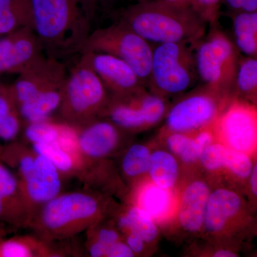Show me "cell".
<instances>
[{
	"mask_svg": "<svg viewBox=\"0 0 257 257\" xmlns=\"http://www.w3.org/2000/svg\"><path fill=\"white\" fill-rule=\"evenodd\" d=\"M112 219L121 235L126 232L138 234L148 246L158 239L160 231L157 223L150 214L135 204L123 208Z\"/></svg>",
	"mask_w": 257,
	"mask_h": 257,
	"instance_id": "obj_19",
	"label": "cell"
},
{
	"mask_svg": "<svg viewBox=\"0 0 257 257\" xmlns=\"http://www.w3.org/2000/svg\"><path fill=\"white\" fill-rule=\"evenodd\" d=\"M234 98L256 105V57L240 56L235 77Z\"/></svg>",
	"mask_w": 257,
	"mask_h": 257,
	"instance_id": "obj_27",
	"label": "cell"
},
{
	"mask_svg": "<svg viewBox=\"0 0 257 257\" xmlns=\"http://www.w3.org/2000/svg\"><path fill=\"white\" fill-rule=\"evenodd\" d=\"M106 215L87 230V250L89 256L107 257L111 246L123 239L112 218L106 219Z\"/></svg>",
	"mask_w": 257,
	"mask_h": 257,
	"instance_id": "obj_25",
	"label": "cell"
},
{
	"mask_svg": "<svg viewBox=\"0 0 257 257\" xmlns=\"http://www.w3.org/2000/svg\"><path fill=\"white\" fill-rule=\"evenodd\" d=\"M111 207L105 197L87 189L60 193L32 214L28 226L36 236L52 243L87 230Z\"/></svg>",
	"mask_w": 257,
	"mask_h": 257,
	"instance_id": "obj_1",
	"label": "cell"
},
{
	"mask_svg": "<svg viewBox=\"0 0 257 257\" xmlns=\"http://www.w3.org/2000/svg\"><path fill=\"white\" fill-rule=\"evenodd\" d=\"M0 92H1V90H0Z\"/></svg>",
	"mask_w": 257,
	"mask_h": 257,
	"instance_id": "obj_45",
	"label": "cell"
},
{
	"mask_svg": "<svg viewBox=\"0 0 257 257\" xmlns=\"http://www.w3.org/2000/svg\"><path fill=\"white\" fill-rule=\"evenodd\" d=\"M211 192L209 186L203 180L193 181L184 189L177 214V223L184 232L189 234L202 232Z\"/></svg>",
	"mask_w": 257,
	"mask_h": 257,
	"instance_id": "obj_17",
	"label": "cell"
},
{
	"mask_svg": "<svg viewBox=\"0 0 257 257\" xmlns=\"http://www.w3.org/2000/svg\"><path fill=\"white\" fill-rule=\"evenodd\" d=\"M19 74L10 91L16 107L45 93L63 89L68 75L64 64L46 55Z\"/></svg>",
	"mask_w": 257,
	"mask_h": 257,
	"instance_id": "obj_13",
	"label": "cell"
},
{
	"mask_svg": "<svg viewBox=\"0 0 257 257\" xmlns=\"http://www.w3.org/2000/svg\"><path fill=\"white\" fill-rule=\"evenodd\" d=\"M225 3L234 13L257 12V0H225Z\"/></svg>",
	"mask_w": 257,
	"mask_h": 257,
	"instance_id": "obj_37",
	"label": "cell"
},
{
	"mask_svg": "<svg viewBox=\"0 0 257 257\" xmlns=\"http://www.w3.org/2000/svg\"><path fill=\"white\" fill-rule=\"evenodd\" d=\"M0 198L8 202L21 204L25 207L18 177L5 167L2 161H0Z\"/></svg>",
	"mask_w": 257,
	"mask_h": 257,
	"instance_id": "obj_32",
	"label": "cell"
},
{
	"mask_svg": "<svg viewBox=\"0 0 257 257\" xmlns=\"http://www.w3.org/2000/svg\"><path fill=\"white\" fill-rule=\"evenodd\" d=\"M45 55L32 28H25L0 40V73L20 74Z\"/></svg>",
	"mask_w": 257,
	"mask_h": 257,
	"instance_id": "obj_15",
	"label": "cell"
},
{
	"mask_svg": "<svg viewBox=\"0 0 257 257\" xmlns=\"http://www.w3.org/2000/svg\"><path fill=\"white\" fill-rule=\"evenodd\" d=\"M25 28L33 30L30 0H0V35Z\"/></svg>",
	"mask_w": 257,
	"mask_h": 257,
	"instance_id": "obj_22",
	"label": "cell"
},
{
	"mask_svg": "<svg viewBox=\"0 0 257 257\" xmlns=\"http://www.w3.org/2000/svg\"><path fill=\"white\" fill-rule=\"evenodd\" d=\"M140 1H143V0H140Z\"/></svg>",
	"mask_w": 257,
	"mask_h": 257,
	"instance_id": "obj_44",
	"label": "cell"
},
{
	"mask_svg": "<svg viewBox=\"0 0 257 257\" xmlns=\"http://www.w3.org/2000/svg\"><path fill=\"white\" fill-rule=\"evenodd\" d=\"M33 30L44 52L52 58L80 52L92 23L81 0H30Z\"/></svg>",
	"mask_w": 257,
	"mask_h": 257,
	"instance_id": "obj_3",
	"label": "cell"
},
{
	"mask_svg": "<svg viewBox=\"0 0 257 257\" xmlns=\"http://www.w3.org/2000/svg\"><path fill=\"white\" fill-rule=\"evenodd\" d=\"M208 27V33L206 32L193 45L198 77L203 84L234 99L235 77L240 52L219 25Z\"/></svg>",
	"mask_w": 257,
	"mask_h": 257,
	"instance_id": "obj_6",
	"label": "cell"
},
{
	"mask_svg": "<svg viewBox=\"0 0 257 257\" xmlns=\"http://www.w3.org/2000/svg\"><path fill=\"white\" fill-rule=\"evenodd\" d=\"M122 237L128 247L133 251L135 256L145 253L147 246H149L144 241L143 238L134 233H124L122 234Z\"/></svg>",
	"mask_w": 257,
	"mask_h": 257,
	"instance_id": "obj_35",
	"label": "cell"
},
{
	"mask_svg": "<svg viewBox=\"0 0 257 257\" xmlns=\"http://www.w3.org/2000/svg\"><path fill=\"white\" fill-rule=\"evenodd\" d=\"M234 43L240 52L257 58V12L232 15Z\"/></svg>",
	"mask_w": 257,
	"mask_h": 257,
	"instance_id": "obj_26",
	"label": "cell"
},
{
	"mask_svg": "<svg viewBox=\"0 0 257 257\" xmlns=\"http://www.w3.org/2000/svg\"><path fill=\"white\" fill-rule=\"evenodd\" d=\"M6 225L0 224V240L3 239V238H5V236H7V234L10 232V231H12L11 229H10L9 226L7 228Z\"/></svg>",
	"mask_w": 257,
	"mask_h": 257,
	"instance_id": "obj_42",
	"label": "cell"
},
{
	"mask_svg": "<svg viewBox=\"0 0 257 257\" xmlns=\"http://www.w3.org/2000/svg\"><path fill=\"white\" fill-rule=\"evenodd\" d=\"M233 99L203 84L170 106L166 114L165 132L193 133L211 127Z\"/></svg>",
	"mask_w": 257,
	"mask_h": 257,
	"instance_id": "obj_10",
	"label": "cell"
},
{
	"mask_svg": "<svg viewBox=\"0 0 257 257\" xmlns=\"http://www.w3.org/2000/svg\"><path fill=\"white\" fill-rule=\"evenodd\" d=\"M151 151L145 145L135 144L128 147L121 157L120 169L126 180L134 181L147 174Z\"/></svg>",
	"mask_w": 257,
	"mask_h": 257,
	"instance_id": "obj_29",
	"label": "cell"
},
{
	"mask_svg": "<svg viewBox=\"0 0 257 257\" xmlns=\"http://www.w3.org/2000/svg\"><path fill=\"white\" fill-rule=\"evenodd\" d=\"M3 160L18 171L20 192L30 218L40 207L62 190V175L42 155L23 144L7 147Z\"/></svg>",
	"mask_w": 257,
	"mask_h": 257,
	"instance_id": "obj_4",
	"label": "cell"
},
{
	"mask_svg": "<svg viewBox=\"0 0 257 257\" xmlns=\"http://www.w3.org/2000/svg\"><path fill=\"white\" fill-rule=\"evenodd\" d=\"M221 0H192V8L208 26L219 25Z\"/></svg>",
	"mask_w": 257,
	"mask_h": 257,
	"instance_id": "obj_33",
	"label": "cell"
},
{
	"mask_svg": "<svg viewBox=\"0 0 257 257\" xmlns=\"http://www.w3.org/2000/svg\"><path fill=\"white\" fill-rule=\"evenodd\" d=\"M190 141L179 158L185 164L195 163L199 161L203 152L214 141V134L211 127L203 128L194 133Z\"/></svg>",
	"mask_w": 257,
	"mask_h": 257,
	"instance_id": "obj_30",
	"label": "cell"
},
{
	"mask_svg": "<svg viewBox=\"0 0 257 257\" xmlns=\"http://www.w3.org/2000/svg\"><path fill=\"white\" fill-rule=\"evenodd\" d=\"M169 108L167 98L142 87L122 95L109 96L100 117L109 119L125 133H137L160 122Z\"/></svg>",
	"mask_w": 257,
	"mask_h": 257,
	"instance_id": "obj_11",
	"label": "cell"
},
{
	"mask_svg": "<svg viewBox=\"0 0 257 257\" xmlns=\"http://www.w3.org/2000/svg\"><path fill=\"white\" fill-rule=\"evenodd\" d=\"M135 256L124 239L116 241L111 246L107 257H134Z\"/></svg>",
	"mask_w": 257,
	"mask_h": 257,
	"instance_id": "obj_38",
	"label": "cell"
},
{
	"mask_svg": "<svg viewBox=\"0 0 257 257\" xmlns=\"http://www.w3.org/2000/svg\"><path fill=\"white\" fill-rule=\"evenodd\" d=\"M147 175L152 183L161 188L172 190L179 175V166L175 155L165 150L151 152Z\"/></svg>",
	"mask_w": 257,
	"mask_h": 257,
	"instance_id": "obj_24",
	"label": "cell"
},
{
	"mask_svg": "<svg viewBox=\"0 0 257 257\" xmlns=\"http://www.w3.org/2000/svg\"><path fill=\"white\" fill-rule=\"evenodd\" d=\"M20 114L17 108L10 111L0 121V139L4 141L15 140L21 128Z\"/></svg>",
	"mask_w": 257,
	"mask_h": 257,
	"instance_id": "obj_34",
	"label": "cell"
},
{
	"mask_svg": "<svg viewBox=\"0 0 257 257\" xmlns=\"http://www.w3.org/2000/svg\"><path fill=\"white\" fill-rule=\"evenodd\" d=\"M165 1L179 5V6L191 7L192 8V0H165Z\"/></svg>",
	"mask_w": 257,
	"mask_h": 257,
	"instance_id": "obj_41",
	"label": "cell"
},
{
	"mask_svg": "<svg viewBox=\"0 0 257 257\" xmlns=\"http://www.w3.org/2000/svg\"><path fill=\"white\" fill-rule=\"evenodd\" d=\"M120 20L149 42H186L194 45L207 32L208 25L191 7L165 0H143L123 10Z\"/></svg>",
	"mask_w": 257,
	"mask_h": 257,
	"instance_id": "obj_2",
	"label": "cell"
},
{
	"mask_svg": "<svg viewBox=\"0 0 257 257\" xmlns=\"http://www.w3.org/2000/svg\"><path fill=\"white\" fill-rule=\"evenodd\" d=\"M198 77L194 46L186 42L157 44L153 48L147 88L162 97L178 95L195 85Z\"/></svg>",
	"mask_w": 257,
	"mask_h": 257,
	"instance_id": "obj_7",
	"label": "cell"
},
{
	"mask_svg": "<svg viewBox=\"0 0 257 257\" xmlns=\"http://www.w3.org/2000/svg\"><path fill=\"white\" fill-rule=\"evenodd\" d=\"M109 100L101 79L82 56L67 75L57 111L64 124L78 130L100 117Z\"/></svg>",
	"mask_w": 257,
	"mask_h": 257,
	"instance_id": "obj_5",
	"label": "cell"
},
{
	"mask_svg": "<svg viewBox=\"0 0 257 257\" xmlns=\"http://www.w3.org/2000/svg\"><path fill=\"white\" fill-rule=\"evenodd\" d=\"M3 149L1 147H0V161H1V155H2V152H3Z\"/></svg>",
	"mask_w": 257,
	"mask_h": 257,
	"instance_id": "obj_43",
	"label": "cell"
},
{
	"mask_svg": "<svg viewBox=\"0 0 257 257\" xmlns=\"http://www.w3.org/2000/svg\"><path fill=\"white\" fill-rule=\"evenodd\" d=\"M170 192L152 182L143 185L138 192L135 205L146 211L155 222L163 221L170 214L174 205Z\"/></svg>",
	"mask_w": 257,
	"mask_h": 257,
	"instance_id": "obj_23",
	"label": "cell"
},
{
	"mask_svg": "<svg viewBox=\"0 0 257 257\" xmlns=\"http://www.w3.org/2000/svg\"><path fill=\"white\" fill-rule=\"evenodd\" d=\"M32 150L47 159L62 176L80 175L82 163L78 152L60 143L32 144Z\"/></svg>",
	"mask_w": 257,
	"mask_h": 257,
	"instance_id": "obj_21",
	"label": "cell"
},
{
	"mask_svg": "<svg viewBox=\"0 0 257 257\" xmlns=\"http://www.w3.org/2000/svg\"><path fill=\"white\" fill-rule=\"evenodd\" d=\"M249 187L251 194L253 198H256L257 196V165L256 163L253 164L252 170L250 173L249 177Z\"/></svg>",
	"mask_w": 257,
	"mask_h": 257,
	"instance_id": "obj_40",
	"label": "cell"
},
{
	"mask_svg": "<svg viewBox=\"0 0 257 257\" xmlns=\"http://www.w3.org/2000/svg\"><path fill=\"white\" fill-rule=\"evenodd\" d=\"M30 215L26 208L0 198V224L12 228L28 226Z\"/></svg>",
	"mask_w": 257,
	"mask_h": 257,
	"instance_id": "obj_31",
	"label": "cell"
},
{
	"mask_svg": "<svg viewBox=\"0 0 257 257\" xmlns=\"http://www.w3.org/2000/svg\"><path fill=\"white\" fill-rule=\"evenodd\" d=\"M250 220L249 209L240 194L229 189H216L209 195L202 234L221 248H230L241 239Z\"/></svg>",
	"mask_w": 257,
	"mask_h": 257,
	"instance_id": "obj_9",
	"label": "cell"
},
{
	"mask_svg": "<svg viewBox=\"0 0 257 257\" xmlns=\"http://www.w3.org/2000/svg\"><path fill=\"white\" fill-rule=\"evenodd\" d=\"M213 133L226 146L250 155L256 150V104L233 99L211 126Z\"/></svg>",
	"mask_w": 257,
	"mask_h": 257,
	"instance_id": "obj_12",
	"label": "cell"
},
{
	"mask_svg": "<svg viewBox=\"0 0 257 257\" xmlns=\"http://www.w3.org/2000/svg\"><path fill=\"white\" fill-rule=\"evenodd\" d=\"M77 130V152L84 165L111 157L121 146L125 133L103 117L93 120Z\"/></svg>",
	"mask_w": 257,
	"mask_h": 257,
	"instance_id": "obj_14",
	"label": "cell"
},
{
	"mask_svg": "<svg viewBox=\"0 0 257 257\" xmlns=\"http://www.w3.org/2000/svg\"><path fill=\"white\" fill-rule=\"evenodd\" d=\"M51 242L31 235L0 240V257L60 256Z\"/></svg>",
	"mask_w": 257,
	"mask_h": 257,
	"instance_id": "obj_20",
	"label": "cell"
},
{
	"mask_svg": "<svg viewBox=\"0 0 257 257\" xmlns=\"http://www.w3.org/2000/svg\"><path fill=\"white\" fill-rule=\"evenodd\" d=\"M82 56L101 79L109 96L122 95L147 87L134 69L114 56L86 52Z\"/></svg>",
	"mask_w": 257,
	"mask_h": 257,
	"instance_id": "obj_16",
	"label": "cell"
},
{
	"mask_svg": "<svg viewBox=\"0 0 257 257\" xmlns=\"http://www.w3.org/2000/svg\"><path fill=\"white\" fill-rule=\"evenodd\" d=\"M86 52L109 54L124 61L147 88L153 48L150 42L124 22L119 20L109 26L91 32L79 53Z\"/></svg>",
	"mask_w": 257,
	"mask_h": 257,
	"instance_id": "obj_8",
	"label": "cell"
},
{
	"mask_svg": "<svg viewBox=\"0 0 257 257\" xmlns=\"http://www.w3.org/2000/svg\"><path fill=\"white\" fill-rule=\"evenodd\" d=\"M76 128L65 124L54 122L50 119L28 123L25 137L32 144L62 143L72 138Z\"/></svg>",
	"mask_w": 257,
	"mask_h": 257,
	"instance_id": "obj_28",
	"label": "cell"
},
{
	"mask_svg": "<svg viewBox=\"0 0 257 257\" xmlns=\"http://www.w3.org/2000/svg\"><path fill=\"white\" fill-rule=\"evenodd\" d=\"M199 162L209 172L227 171L241 179H247L253 167L250 155L221 143H213L203 152Z\"/></svg>",
	"mask_w": 257,
	"mask_h": 257,
	"instance_id": "obj_18",
	"label": "cell"
},
{
	"mask_svg": "<svg viewBox=\"0 0 257 257\" xmlns=\"http://www.w3.org/2000/svg\"><path fill=\"white\" fill-rule=\"evenodd\" d=\"M15 108L17 107L10 92H0V121Z\"/></svg>",
	"mask_w": 257,
	"mask_h": 257,
	"instance_id": "obj_39",
	"label": "cell"
},
{
	"mask_svg": "<svg viewBox=\"0 0 257 257\" xmlns=\"http://www.w3.org/2000/svg\"><path fill=\"white\" fill-rule=\"evenodd\" d=\"M83 10L91 23L95 18L96 13L101 8L110 3V0H81Z\"/></svg>",
	"mask_w": 257,
	"mask_h": 257,
	"instance_id": "obj_36",
	"label": "cell"
}]
</instances>
